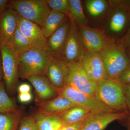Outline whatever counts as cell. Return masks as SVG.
Here are the masks:
<instances>
[{
	"label": "cell",
	"mask_w": 130,
	"mask_h": 130,
	"mask_svg": "<svg viewBox=\"0 0 130 130\" xmlns=\"http://www.w3.org/2000/svg\"><path fill=\"white\" fill-rule=\"evenodd\" d=\"M4 80L0 82V113H8L18 111L17 105L7 93Z\"/></svg>",
	"instance_id": "23"
},
{
	"label": "cell",
	"mask_w": 130,
	"mask_h": 130,
	"mask_svg": "<svg viewBox=\"0 0 130 130\" xmlns=\"http://www.w3.org/2000/svg\"><path fill=\"white\" fill-rule=\"evenodd\" d=\"M76 106L67 98L59 95L39 104L37 113L47 115H58Z\"/></svg>",
	"instance_id": "16"
},
{
	"label": "cell",
	"mask_w": 130,
	"mask_h": 130,
	"mask_svg": "<svg viewBox=\"0 0 130 130\" xmlns=\"http://www.w3.org/2000/svg\"><path fill=\"white\" fill-rule=\"evenodd\" d=\"M122 85L126 103L130 112V84H122Z\"/></svg>",
	"instance_id": "30"
},
{
	"label": "cell",
	"mask_w": 130,
	"mask_h": 130,
	"mask_svg": "<svg viewBox=\"0 0 130 130\" xmlns=\"http://www.w3.org/2000/svg\"><path fill=\"white\" fill-rule=\"evenodd\" d=\"M67 17L66 15L61 13L53 10L50 11L42 28L44 36L47 40L65 22Z\"/></svg>",
	"instance_id": "18"
},
{
	"label": "cell",
	"mask_w": 130,
	"mask_h": 130,
	"mask_svg": "<svg viewBox=\"0 0 130 130\" xmlns=\"http://www.w3.org/2000/svg\"><path fill=\"white\" fill-rule=\"evenodd\" d=\"M78 63L94 81L98 83L106 78L105 68L100 51H86Z\"/></svg>",
	"instance_id": "10"
},
{
	"label": "cell",
	"mask_w": 130,
	"mask_h": 130,
	"mask_svg": "<svg viewBox=\"0 0 130 130\" xmlns=\"http://www.w3.org/2000/svg\"><path fill=\"white\" fill-rule=\"evenodd\" d=\"M68 65L69 72L66 86H70L82 93L95 96L98 83L89 76L78 62H73Z\"/></svg>",
	"instance_id": "6"
},
{
	"label": "cell",
	"mask_w": 130,
	"mask_h": 130,
	"mask_svg": "<svg viewBox=\"0 0 130 130\" xmlns=\"http://www.w3.org/2000/svg\"><path fill=\"white\" fill-rule=\"evenodd\" d=\"M129 58V59L130 61V50L129 51V57H128Z\"/></svg>",
	"instance_id": "38"
},
{
	"label": "cell",
	"mask_w": 130,
	"mask_h": 130,
	"mask_svg": "<svg viewBox=\"0 0 130 130\" xmlns=\"http://www.w3.org/2000/svg\"><path fill=\"white\" fill-rule=\"evenodd\" d=\"M117 79L122 84H130V64L121 73Z\"/></svg>",
	"instance_id": "29"
},
{
	"label": "cell",
	"mask_w": 130,
	"mask_h": 130,
	"mask_svg": "<svg viewBox=\"0 0 130 130\" xmlns=\"http://www.w3.org/2000/svg\"><path fill=\"white\" fill-rule=\"evenodd\" d=\"M8 45L10 46L17 56L35 47L24 36L18 27Z\"/></svg>",
	"instance_id": "21"
},
{
	"label": "cell",
	"mask_w": 130,
	"mask_h": 130,
	"mask_svg": "<svg viewBox=\"0 0 130 130\" xmlns=\"http://www.w3.org/2000/svg\"><path fill=\"white\" fill-rule=\"evenodd\" d=\"M27 79L34 87L39 104L59 96V90L52 84L45 75H33Z\"/></svg>",
	"instance_id": "12"
},
{
	"label": "cell",
	"mask_w": 130,
	"mask_h": 130,
	"mask_svg": "<svg viewBox=\"0 0 130 130\" xmlns=\"http://www.w3.org/2000/svg\"><path fill=\"white\" fill-rule=\"evenodd\" d=\"M53 57L47 48L37 47L17 56L19 78L27 79L33 75H45Z\"/></svg>",
	"instance_id": "1"
},
{
	"label": "cell",
	"mask_w": 130,
	"mask_h": 130,
	"mask_svg": "<svg viewBox=\"0 0 130 130\" xmlns=\"http://www.w3.org/2000/svg\"><path fill=\"white\" fill-rule=\"evenodd\" d=\"M126 22V16L122 11L116 12L112 16L109 24L110 29L114 32H119L123 30Z\"/></svg>",
	"instance_id": "26"
},
{
	"label": "cell",
	"mask_w": 130,
	"mask_h": 130,
	"mask_svg": "<svg viewBox=\"0 0 130 130\" xmlns=\"http://www.w3.org/2000/svg\"><path fill=\"white\" fill-rule=\"evenodd\" d=\"M18 130H38L36 120L33 116L22 118Z\"/></svg>",
	"instance_id": "28"
},
{
	"label": "cell",
	"mask_w": 130,
	"mask_h": 130,
	"mask_svg": "<svg viewBox=\"0 0 130 130\" xmlns=\"http://www.w3.org/2000/svg\"><path fill=\"white\" fill-rule=\"evenodd\" d=\"M18 27L33 46L40 48H47V39L40 26L19 15Z\"/></svg>",
	"instance_id": "13"
},
{
	"label": "cell",
	"mask_w": 130,
	"mask_h": 130,
	"mask_svg": "<svg viewBox=\"0 0 130 130\" xmlns=\"http://www.w3.org/2000/svg\"><path fill=\"white\" fill-rule=\"evenodd\" d=\"M95 96L115 111H127L122 84L117 79L105 78L97 84Z\"/></svg>",
	"instance_id": "2"
},
{
	"label": "cell",
	"mask_w": 130,
	"mask_h": 130,
	"mask_svg": "<svg viewBox=\"0 0 130 130\" xmlns=\"http://www.w3.org/2000/svg\"><path fill=\"white\" fill-rule=\"evenodd\" d=\"M17 130H18V129H17Z\"/></svg>",
	"instance_id": "39"
},
{
	"label": "cell",
	"mask_w": 130,
	"mask_h": 130,
	"mask_svg": "<svg viewBox=\"0 0 130 130\" xmlns=\"http://www.w3.org/2000/svg\"><path fill=\"white\" fill-rule=\"evenodd\" d=\"M59 95L70 100L76 106L83 107L91 112H110L113 110L96 98L76 90L70 86H65L59 90Z\"/></svg>",
	"instance_id": "8"
},
{
	"label": "cell",
	"mask_w": 130,
	"mask_h": 130,
	"mask_svg": "<svg viewBox=\"0 0 130 130\" xmlns=\"http://www.w3.org/2000/svg\"><path fill=\"white\" fill-rule=\"evenodd\" d=\"M3 78V71L2 63L1 56L0 53V82L2 81Z\"/></svg>",
	"instance_id": "36"
},
{
	"label": "cell",
	"mask_w": 130,
	"mask_h": 130,
	"mask_svg": "<svg viewBox=\"0 0 130 130\" xmlns=\"http://www.w3.org/2000/svg\"><path fill=\"white\" fill-rule=\"evenodd\" d=\"M33 98L32 94L30 93H19L18 100L21 103H27L31 101Z\"/></svg>",
	"instance_id": "31"
},
{
	"label": "cell",
	"mask_w": 130,
	"mask_h": 130,
	"mask_svg": "<svg viewBox=\"0 0 130 130\" xmlns=\"http://www.w3.org/2000/svg\"><path fill=\"white\" fill-rule=\"evenodd\" d=\"M8 2L7 0H0V14L6 9Z\"/></svg>",
	"instance_id": "35"
},
{
	"label": "cell",
	"mask_w": 130,
	"mask_h": 130,
	"mask_svg": "<svg viewBox=\"0 0 130 130\" xmlns=\"http://www.w3.org/2000/svg\"><path fill=\"white\" fill-rule=\"evenodd\" d=\"M33 116L38 130H60L64 125L58 115H45L36 112Z\"/></svg>",
	"instance_id": "19"
},
{
	"label": "cell",
	"mask_w": 130,
	"mask_h": 130,
	"mask_svg": "<svg viewBox=\"0 0 130 130\" xmlns=\"http://www.w3.org/2000/svg\"><path fill=\"white\" fill-rule=\"evenodd\" d=\"M101 54L106 78L117 79L130 64L129 58L122 45L107 42Z\"/></svg>",
	"instance_id": "3"
},
{
	"label": "cell",
	"mask_w": 130,
	"mask_h": 130,
	"mask_svg": "<svg viewBox=\"0 0 130 130\" xmlns=\"http://www.w3.org/2000/svg\"><path fill=\"white\" fill-rule=\"evenodd\" d=\"M121 45L128 46H130V29L126 35L121 40Z\"/></svg>",
	"instance_id": "34"
},
{
	"label": "cell",
	"mask_w": 130,
	"mask_h": 130,
	"mask_svg": "<svg viewBox=\"0 0 130 130\" xmlns=\"http://www.w3.org/2000/svg\"><path fill=\"white\" fill-rule=\"evenodd\" d=\"M82 121L73 124H64L60 130H80Z\"/></svg>",
	"instance_id": "32"
},
{
	"label": "cell",
	"mask_w": 130,
	"mask_h": 130,
	"mask_svg": "<svg viewBox=\"0 0 130 130\" xmlns=\"http://www.w3.org/2000/svg\"><path fill=\"white\" fill-rule=\"evenodd\" d=\"M51 10L69 15L70 12L69 0H45Z\"/></svg>",
	"instance_id": "27"
},
{
	"label": "cell",
	"mask_w": 130,
	"mask_h": 130,
	"mask_svg": "<svg viewBox=\"0 0 130 130\" xmlns=\"http://www.w3.org/2000/svg\"><path fill=\"white\" fill-rule=\"evenodd\" d=\"M69 66L59 56H53L50 61L45 75L59 90L66 86Z\"/></svg>",
	"instance_id": "11"
},
{
	"label": "cell",
	"mask_w": 130,
	"mask_h": 130,
	"mask_svg": "<svg viewBox=\"0 0 130 130\" xmlns=\"http://www.w3.org/2000/svg\"><path fill=\"white\" fill-rule=\"evenodd\" d=\"M126 126L127 127V129L130 130V113L126 117Z\"/></svg>",
	"instance_id": "37"
},
{
	"label": "cell",
	"mask_w": 130,
	"mask_h": 130,
	"mask_svg": "<svg viewBox=\"0 0 130 130\" xmlns=\"http://www.w3.org/2000/svg\"><path fill=\"white\" fill-rule=\"evenodd\" d=\"M22 112L0 113V130H17L22 119Z\"/></svg>",
	"instance_id": "22"
},
{
	"label": "cell",
	"mask_w": 130,
	"mask_h": 130,
	"mask_svg": "<svg viewBox=\"0 0 130 130\" xmlns=\"http://www.w3.org/2000/svg\"><path fill=\"white\" fill-rule=\"evenodd\" d=\"M90 112L85 108L76 106L58 115L64 124H68L82 121Z\"/></svg>",
	"instance_id": "20"
},
{
	"label": "cell",
	"mask_w": 130,
	"mask_h": 130,
	"mask_svg": "<svg viewBox=\"0 0 130 130\" xmlns=\"http://www.w3.org/2000/svg\"><path fill=\"white\" fill-rule=\"evenodd\" d=\"M69 16L60 27L47 40V48L53 56L60 57L69 31Z\"/></svg>",
	"instance_id": "17"
},
{
	"label": "cell",
	"mask_w": 130,
	"mask_h": 130,
	"mask_svg": "<svg viewBox=\"0 0 130 130\" xmlns=\"http://www.w3.org/2000/svg\"><path fill=\"white\" fill-rule=\"evenodd\" d=\"M19 14L8 8L0 14V45H9L18 27Z\"/></svg>",
	"instance_id": "14"
},
{
	"label": "cell",
	"mask_w": 130,
	"mask_h": 130,
	"mask_svg": "<svg viewBox=\"0 0 130 130\" xmlns=\"http://www.w3.org/2000/svg\"><path fill=\"white\" fill-rule=\"evenodd\" d=\"M86 6L91 15L97 17L106 11L108 4L106 1L105 0H89L86 2Z\"/></svg>",
	"instance_id": "25"
},
{
	"label": "cell",
	"mask_w": 130,
	"mask_h": 130,
	"mask_svg": "<svg viewBox=\"0 0 130 130\" xmlns=\"http://www.w3.org/2000/svg\"><path fill=\"white\" fill-rule=\"evenodd\" d=\"M69 31L60 57L68 65L78 62L85 52L81 41L77 24L70 15Z\"/></svg>",
	"instance_id": "5"
},
{
	"label": "cell",
	"mask_w": 130,
	"mask_h": 130,
	"mask_svg": "<svg viewBox=\"0 0 130 130\" xmlns=\"http://www.w3.org/2000/svg\"><path fill=\"white\" fill-rule=\"evenodd\" d=\"M129 114L127 111L91 112L82 120L80 130H103L112 122L125 118Z\"/></svg>",
	"instance_id": "9"
},
{
	"label": "cell",
	"mask_w": 130,
	"mask_h": 130,
	"mask_svg": "<svg viewBox=\"0 0 130 130\" xmlns=\"http://www.w3.org/2000/svg\"><path fill=\"white\" fill-rule=\"evenodd\" d=\"M70 15L79 27L86 26L87 19L83 10L81 1L79 0H69Z\"/></svg>",
	"instance_id": "24"
},
{
	"label": "cell",
	"mask_w": 130,
	"mask_h": 130,
	"mask_svg": "<svg viewBox=\"0 0 130 130\" xmlns=\"http://www.w3.org/2000/svg\"><path fill=\"white\" fill-rule=\"evenodd\" d=\"M79 32L83 45L87 51H101L107 41L102 34L86 26L79 27Z\"/></svg>",
	"instance_id": "15"
},
{
	"label": "cell",
	"mask_w": 130,
	"mask_h": 130,
	"mask_svg": "<svg viewBox=\"0 0 130 130\" xmlns=\"http://www.w3.org/2000/svg\"><path fill=\"white\" fill-rule=\"evenodd\" d=\"M19 93H30L31 87L29 84L24 83L20 85L18 88Z\"/></svg>",
	"instance_id": "33"
},
{
	"label": "cell",
	"mask_w": 130,
	"mask_h": 130,
	"mask_svg": "<svg viewBox=\"0 0 130 130\" xmlns=\"http://www.w3.org/2000/svg\"><path fill=\"white\" fill-rule=\"evenodd\" d=\"M0 53L5 86L9 93H13L19 78L18 57L8 45H0Z\"/></svg>",
	"instance_id": "7"
},
{
	"label": "cell",
	"mask_w": 130,
	"mask_h": 130,
	"mask_svg": "<svg viewBox=\"0 0 130 130\" xmlns=\"http://www.w3.org/2000/svg\"><path fill=\"white\" fill-rule=\"evenodd\" d=\"M7 7L13 9L23 18L41 28L51 11L45 0L8 1Z\"/></svg>",
	"instance_id": "4"
}]
</instances>
